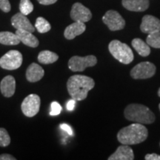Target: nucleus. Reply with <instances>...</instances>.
I'll use <instances>...</instances> for the list:
<instances>
[{
    "label": "nucleus",
    "mask_w": 160,
    "mask_h": 160,
    "mask_svg": "<svg viewBox=\"0 0 160 160\" xmlns=\"http://www.w3.org/2000/svg\"><path fill=\"white\" fill-rule=\"evenodd\" d=\"M11 4L9 0H0V9L3 12L8 13L11 11Z\"/></svg>",
    "instance_id": "bb28decb"
},
{
    "label": "nucleus",
    "mask_w": 160,
    "mask_h": 160,
    "mask_svg": "<svg viewBox=\"0 0 160 160\" xmlns=\"http://www.w3.org/2000/svg\"><path fill=\"white\" fill-rule=\"evenodd\" d=\"M0 43L5 45H17L20 43V40L16 33L2 31L0 32Z\"/></svg>",
    "instance_id": "aec40b11"
},
{
    "label": "nucleus",
    "mask_w": 160,
    "mask_h": 160,
    "mask_svg": "<svg viewBox=\"0 0 160 160\" xmlns=\"http://www.w3.org/2000/svg\"><path fill=\"white\" fill-rule=\"evenodd\" d=\"M86 30V25L82 22H75L66 28L64 36L67 39H73L77 36L82 34Z\"/></svg>",
    "instance_id": "4468645a"
},
{
    "label": "nucleus",
    "mask_w": 160,
    "mask_h": 160,
    "mask_svg": "<svg viewBox=\"0 0 160 160\" xmlns=\"http://www.w3.org/2000/svg\"><path fill=\"white\" fill-rule=\"evenodd\" d=\"M11 24L13 28L17 30H24L33 33L35 31V28L26 17L25 15L20 13H16L11 18Z\"/></svg>",
    "instance_id": "f8f14e48"
},
{
    "label": "nucleus",
    "mask_w": 160,
    "mask_h": 160,
    "mask_svg": "<svg viewBox=\"0 0 160 160\" xmlns=\"http://www.w3.org/2000/svg\"><path fill=\"white\" fill-rule=\"evenodd\" d=\"M40 98L37 94H30L25 98L22 103V113L28 117H33L37 115L40 108Z\"/></svg>",
    "instance_id": "1a4fd4ad"
},
{
    "label": "nucleus",
    "mask_w": 160,
    "mask_h": 160,
    "mask_svg": "<svg viewBox=\"0 0 160 160\" xmlns=\"http://www.w3.org/2000/svg\"><path fill=\"white\" fill-rule=\"evenodd\" d=\"M102 21L111 31L122 30L125 26V19L117 11L113 10L106 12L102 17Z\"/></svg>",
    "instance_id": "6e6552de"
},
{
    "label": "nucleus",
    "mask_w": 160,
    "mask_h": 160,
    "mask_svg": "<svg viewBox=\"0 0 160 160\" xmlns=\"http://www.w3.org/2000/svg\"><path fill=\"white\" fill-rule=\"evenodd\" d=\"M58 59H59V56L50 51H42L38 55V61L44 65H48V64L55 62Z\"/></svg>",
    "instance_id": "412c9836"
},
{
    "label": "nucleus",
    "mask_w": 160,
    "mask_h": 160,
    "mask_svg": "<svg viewBox=\"0 0 160 160\" xmlns=\"http://www.w3.org/2000/svg\"><path fill=\"white\" fill-rule=\"evenodd\" d=\"M41 5H52V4H54L57 2V0H37Z\"/></svg>",
    "instance_id": "2f4dec72"
},
{
    "label": "nucleus",
    "mask_w": 160,
    "mask_h": 160,
    "mask_svg": "<svg viewBox=\"0 0 160 160\" xmlns=\"http://www.w3.org/2000/svg\"><path fill=\"white\" fill-rule=\"evenodd\" d=\"M23 61L22 54L16 50H11L0 58V67L9 71L18 69Z\"/></svg>",
    "instance_id": "39448f33"
},
{
    "label": "nucleus",
    "mask_w": 160,
    "mask_h": 160,
    "mask_svg": "<svg viewBox=\"0 0 160 160\" xmlns=\"http://www.w3.org/2000/svg\"><path fill=\"white\" fill-rule=\"evenodd\" d=\"M45 71L38 64L33 62L29 65L26 71V79L30 82H36L44 77Z\"/></svg>",
    "instance_id": "dca6fc26"
},
{
    "label": "nucleus",
    "mask_w": 160,
    "mask_h": 160,
    "mask_svg": "<svg viewBox=\"0 0 160 160\" xmlns=\"http://www.w3.org/2000/svg\"><path fill=\"white\" fill-rule=\"evenodd\" d=\"M60 128H61L62 130H63L64 131H65L68 135L73 134V131H72L71 127L70 125H68V124H65V123L61 124V125H60Z\"/></svg>",
    "instance_id": "cd10ccee"
},
{
    "label": "nucleus",
    "mask_w": 160,
    "mask_h": 160,
    "mask_svg": "<svg viewBox=\"0 0 160 160\" xmlns=\"http://www.w3.org/2000/svg\"><path fill=\"white\" fill-rule=\"evenodd\" d=\"M158 95H159V97H160V88H159V91H158Z\"/></svg>",
    "instance_id": "473e14b6"
},
{
    "label": "nucleus",
    "mask_w": 160,
    "mask_h": 160,
    "mask_svg": "<svg viewBox=\"0 0 160 160\" xmlns=\"http://www.w3.org/2000/svg\"><path fill=\"white\" fill-rule=\"evenodd\" d=\"M94 86V80L83 75L72 76L67 82V88L70 96L77 101L85 99L88 92L93 89Z\"/></svg>",
    "instance_id": "f257e3e1"
},
{
    "label": "nucleus",
    "mask_w": 160,
    "mask_h": 160,
    "mask_svg": "<svg viewBox=\"0 0 160 160\" xmlns=\"http://www.w3.org/2000/svg\"><path fill=\"white\" fill-rule=\"evenodd\" d=\"M159 110H160V103H159Z\"/></svg>",
    "instance_id": "72a5a7b5"
},
{
    "label": "nucleus",
    "mask_w": 160,
    "mask_h": 160,
    "mask_svg": "<svg viewBox=\"0 0 160 160\" xmlns=\"http://www.w3.org/2000/svg\"><path fill=\"white\" fill-rule=\"evenodd\" d=\"M97 59L95 56L89 55L86 57H72L68 61V68L73 72H82L85 70L86 68L93 67L97 65Z\"/></svg>",
    "instance_id": "423d86ee"
},
{
    "label": "nucleus",
    "mask_w": 160,
    "mask_h": 160,
    "mask_svg": "<svg viewBox=\"0 0 160 160\" xmlns=\"http://www.w3.org/2000/svg\"><path fill=\"white\" fill-rule=\"evenodd\" d=\"M2 94L5 97H11L16 91V80L12 76H6L0 83Z\"/></svg>",
    "instance_id": "2eb2a0df"
},
{
    "label": "nucleus",
    "mask_w": 160,
    "mask_h": 160,
    "mask_svg": "<svg viewBox=\"0 0 160 160\" xmlns=\"http://www.w3.org/2000/svg\"><path fill=\"white\" fill-rule=\"evenodd\" d=\"M108 49L116 59L125 65L131 63L134 58L131 48L127 44L121 42L119 40L111 41L108 45Z\"/></svg>",
    "instance_id": "20e7f679"
},
{
    "label": "nucleus",
    "mask_w": 160,
    "mask_h": 160,
    "mask_svg": "<svg viewBox=\"0 0 160 160\" xmlns=\"http://www.w3.org/2000/svg\"><path fill=\"white\" fill-rule=\"evenodd\" d=\"M123 7L131 11L142 12L148 8V0H122Z\"/></svg>",
    "instance_id": "f3484780"
},
{
    "label": "nucleus",
    "mask_w": 160,
    "mask_h": 160,
    "mask_svg": "<svg viewBox=\"0 0 160 160\" xmlns=\"http://www.w3.org/2000/svg\"><path fill=\"white\" fill-rule=\"evenodd\" d=\"M71 17L73 21L82 22L85 23L91 19L92 13L91 11L82 4L76 2L72 6Z\"/></svg>",
    "instance_id": "9d476101"
},
{
    "label": "nucleus",
    "mask_w": 160,
    "mask_h": 160,
    "mask_svg": "<svg viewBox=\"0 0 160 160\" xmlns=\"http://www.w3.org/2000/svg\"><path fill=\"white\" fill-rule=\"evenodd\" d=\"M15 157L11 154H8V153H3V154L0 155V160H16Z\"/></svg>",
    "instance_id": "7c9ffc66"
},
{
    "label": "nucleus",
    "mask_w": 160,
    "mask_h": 160,
    "mask_svg": "<svg viewBox=\"0 0 160 160\" xmlns=\"http://www.w3.org/2000/svg\"><path fill=\"white\" fill-rule=\"evenodd\" d=\"M20 12L24 15L30 14L33 11V5L31 0H20L19 3Z\"/></svg>",
    "instance_id": "b1692460"
},
{
    "label": "nucleus",
    "mask_w": 160,
    "mask_h": 160,
    "mask_svg": "<svg viewBox=\"0 0 160 160\" xmlns=\"http://www.w3.org/2000/svg\"><path fill=\"white\" fill-rule=\"evenodd\" d=\"M11 143V137L5 128H0V146L7 147Z\"/></svg>",
    "instance_id": "393cba45"
},
{
    "label": "nucleus",
    "mask_w": 160,
    "mask_h": 160,
    "mask_svg": "<svg viewBox=\"0 0 160 160\" xmlns=\"http://www.w3.org/2000/svg\"><path fill=\"white\" fill-rule=\"evenodd\" d=\"M35 28H37L39 33H45L48 32L51 29V24L47 21L45 18L38 17L35 23Z\"/></svg>",
    "instance_id": "4be33fe9"
},
{
    "label": "nucleus",
    "mask_w": 160,
    "mask_h": 160,
    "mask_svg": "<svg viewBox=\"0 0 160 160\" xmlns=\"http://www.w3.org/2000/svg\"><path fill=\"white\" fill-rule=\"evenodd\" d=\"M75 101H76V100L73 99H71L70 101L68 102L67 105H66L68 111H73V110L74 109L75 105H76V102Z\"/></svg>",
    "instance_id": "c756f323"
},
{
    "label": "nucleus",
    "mask_w": 160,
    "mask_h": 160,
    "mask_svg": "<svg viewBox=\"0 0 160 160\" xmlns=\"http://www.w3.org/2000/svg\"><path fill=\"white\" fill-rule=\"evenodd\" d=\"M159 145H160V143H159Z\"/></svg>",
    "instance_id": "f704fd0d"
},
{
    "label": "nucleus",
    "mask_w": 160,
    "mask_h": 160,
    "mask_svg": "<svg viewBox=\"0 0 160 160\" xmlns=\"http://www.w3.org/2000/svg\"><path fill=\"white\" fill-rule=\"evenodd\" d=\"M51 110L50 112L51 116H57L59 115L62 111V106L58 103L57 102H53L51 103Z\"/></svg>",
    "instance_id": "a878e982"
},
{
    "label": "nucleus",
    "mask_w": 160,
    "mask_h": 160,
    "mask_svg": "<svg viewBox=\"0 0 160 160\" xmlns=\"http://www.w3.org/2000/svg\"><path fill=\"white\" fill-rule=\"evenodd\" d=\"M128 120L140 124H151L155 121V116L148 108L140 104H131L124 111Z\"/></svg>",
    "instance_id": "7ed1b4c3"
},
{
    "label": "nucleus",
    "mask_w": 160,
    "mask_h": 160,
    "mask_svg": "<svg viewBox=\"0 0 160 160\" xmlns=\"http://www.w3.org/2000/svg\"><path fill=\"white\" fill-rule=\"evenodd\" d=\"M132 46L135 51L142 57H148L151 53L150 46L139 38H136L132 40Z\"/></svg>",
    "instance_id": "6ab92c4d"
},
{
    "label": "nucleus",
    "mask_w": 160,
    "mask_h": 160,
    "mask_svg": "<svg viewBox=\"0 0 160 160\" xmlns=\"http://www.w3.org/2000/svg\"><path fill=\"white\" fill-rule=\"evenodd\" d=\"M140 30L148 34L160 31V20L152 15H145L142 19Z\"/></svg>",
    "instance_id": "9b49d317"
},
{
    "label": "nucleus",
    "mask_w": 160,
    "mask_h": 160,
    "mask_svg": "<svg viewBox=\"0 0 160 160\" xmlns=\"http://www.w3.org/2000/svg\"><path fill=\"white\" fill-rule=\"evenodd\" d=\"M15 33L24 45L31 48H37L39 45V40L31 32L24 30H17Z\"/></svg>",
    "instance_id": "a211bd4d"
},
{
    "label": "nucleus",
    "mask_w": 160,
    "mask_h": 160,
    "mask_svg": "<svg viewBox=\"0 0 160 160\" xmlns=\"http://www.w3.org/2000/svg\"><path fill=\"white\" fill-rule=\"evenodd\" d=\"M156 73V66L150 62H142L133 68L131 76L134 79H145L153 77Z\"/></svg>",
    "instance_id": "0eeeda50"
},
{
    "label": "nucleus",
    "mask_w": 160,
    "mask_h": 160,
    "mask_svg": "<svg viewBox=\"0 0 160 160\" xmlns=\"http://www.w3.org/2000/svg\"><path fill=\"white\" fill-rule=\"evenodd\" d=\"M145 159L146 160H160V156L157 153H148L145 155Z\"/></svg>",
    "instance_id": "c85d7f7f"
},
{
    "label": "nucleus",
    "mask_w": 160,
    "mask_h": 160,
    "mask_svg": "<svg viewBox=\"0 0 160 160\" xmlns=\"http://www.w3.org/2000/svg\"><path fill=\"white\" fill-rule=\"evenodd\" d=\"M134 154L130 146L123 145L119 146L113 154L110 156L108 160H133Z\"/></svg>",
    "instance_id": "ddd939ff"
},
{
    "label": "nucleus",
    "mask_w": 160,
    "mask_h": 160,
    "mask_svg": "<svg viewBox=\"0 0 160 160\" xmlns=\"http://www.w3.org/2000/svg\"><path fill=\"white\" fill-rule=\"evenodd\" d=\"M146 42L150 47L160 48V31L150 33L146 39Z\"/></svg>",
    "instance_id": "5701e85b"
},
{
    "label": "nucleus",
    "mask_w": 160,
    "mask_h": 160,
    "mask_svg": "<svg viewBox=\"0 0 160 160\" xmlns=\"http://www.w3.org/2000/svg\"><path fill=\"white\" fill-rule=\"evenodd\" d=\"M148 131L143 124L133 123L123 128L117 133L118 141L122 145H137L145 141Z\"/></svg>",
    "instance_id": "f03ea898"
}]
</instances>
